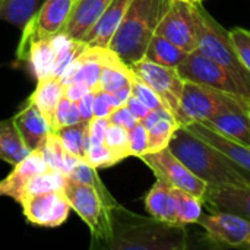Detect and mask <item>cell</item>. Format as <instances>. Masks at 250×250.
Returning <instances> with one entry per match:
<instances>
[{
  "mask_svg": "<svg viewBox=\"0 0 250 250\" xmlns=\"http://www.w3.org/2000/svg\"><path fill=\"white\" fill-rule=\"evenodd\" d=\"M188 231L185 224L166 223L142 217L117 204L111 209V250H185Z\"/></svg>",
  "mask_w": 250,
  "mask_h": 250,
  "instance_id": "6da1fadb",
  "label": "cell"
},
{
  "mask_svg": "<svg viewBox=\"0 0 250 250\" xmlns=\"http://www.w3.org/2000/svg\"><path fill=\"white\" fill-rule=\"evenodd\" d=\"M208 188L237 185L250 186V173L239 167L220 149L179 126L167 146Z\"/></svg>",
  "mask_w": 250,
  "mask_h": 250,
  "instance_id": "7a4b0ae2",
  "label": "cell"
},
{
  "mask_svg": "<svg viewBox=\"0 0 250 250\" xmlns=\"http://www.w3.org/2000/svg\"><path fill=\"white\" fill-rule=\"evenodd\" d=\"M171 0H132L108 48L127 66L145 57L148 44Z\"/></svg>",
  "mask_w": 250,
  "mask_h": 250,
  "instance_id": "3957f363",
  "label": "cell"
},
{
  "mask_svg": "<svg viewBox=\"0 0 250 250\" xmlns=\"http://www.w3.org/2000/svg\"><path fill=\"white\" fill-rule=\"evenodd\" d=\"M63 193L70 208L89 227L92 245L107 248L111 239V209L119 204L111 193H103L89 185L79 183L66 176Z\"/></svg>",
  "mask_w": 250,
  "mask_h": 250,
  "instance_id": "277c9868",
  "label": "cell"
},
{
  "mask_svg": "<svg viewBox=\"0 0 250 250\" xmlns=\"http://www.w3.org/2000/svg\"><path fill=\"white\" fill-rule=\"evenodd\" d=\"M195 15L198 32L196 50L227 67L250 94V72L240 62L229 31H226L221 23H218L209 12L201 6V3H195Z\"/></svg>",
  "mask_w": 250,
  "mask_h": 250,
  "instance_id": "5b68a950",
  "label": "cell"
},
{
  "mask_svg": "<svg viewBox=\"0 0 250 250\" xmlns=\"http://www.w3.org/2000/svg\"><path fill=\"white\" fill-rule=\"evenodd\" d=\"M224 110L250 111V100L242 95L229 94L212 86L185 81L177 122L188 126L196 122H207Z\"/></svg>",
  "mask_w": 250,
  "mask_h": 250,
  "instance_id": "8992f818",
  "label": "cell"
},
{
  "mask_svg": "<svg viewBox=\"0 0 250 250\" xmlns=\"http://www.w3.org/2000/svg\"><path fill=\"white\" fill-rule=\"evenodd\" d=\"M177 70L185 81L212 86L215 89L234 95H242L250 100L249 91L227 67L204 56L198 50L188 53L186 59L179 64Z\"/></svg>",
  "mask_w": 250,
  "mask_h": 250,
  "instance_id": "52a82bcc",
  "label": "cell"
},
{
  "mask_svg": "<svg viewBox=\"0 0 250 250\" xmlns=\"http://www.w3.org/2000/svg\"><path fill=\"white\" fill-rule=\"evenodd\" d=\"M135 76L149 85L164 103L166 108L177 120L180 111V101L185 88V79L179 73L177 67H168L158 64L146 57L130 64Z\"/></svg>",
  "mask_w": 250,
  "mask_h": 250,
  "instance_id": "ba28073f",
  "label": "cell"
},
{
  "mask_svg": "<svg viewBox=\"0 0 250 250\" xmlns=\"http://www.w3.org/2000/svg\"><path fill=\"white\" fill-rule=\"evenodd\" d=\"M141 160L152 170L157 179L204 199L208 185L195 176L168 148L157 152H146L141 157Z\"/></svg>",
  "mask_w": 250,
  "mask_h": 250,
  "instance_id": "9c48e42d",
  "label": "cell"
},
{
  "mask_svg": "<svg viewBox=\"0 0 250 250\" xmlns=\"http://www.w3.org/2000/svg\"><path fill=\"white\" fill-rule=\"evenodd\" d=\"M155 34L167 38L185 51L196 50V15L195 1L171 0L161 18Z\"/></svg>",
  "mask_w": 250,
  "mask_h": 250,
  "instance_id": "30bf717a",
  "label": "cell"
},
{
  "mask_svg": "<svg viewBox=\"0 0 250 250\" xmlns=\"http://www.w3.org/2000/svg\"><path fill=\"white\" fill-rule=\"evenodd\" d=\"M22 207L25 218L40 227H60L69 217L70 205L63 190L47 193L26 195L18 201Z\"/></svg>",
  "mask_w": 250,
  "mask_h": 250,
  "instance_id": "8fae6325",
  "label": "cell"
},
{
  "mask_svg": "<svg viewBox=\"0 0 250 250\" xmlns=\"http://www.w3.org/2000/svg\"><path fill=\"white\" fill-rule=\"evenodd\" d=\"M198 223L215 243L250 248V220L229 212H211V215H202Z\"/></svg>",
  "mask_w": 250,
  "mask_h": 250,
  "instance_id": "7c38bea8",
  "label": "cell"
},
{
  "mask_svg": "<svg viewBox=\"0 0 250 250\" xmlns=\"http://www.w3.org/2000/svg\"><path fill=\"white\" fill-rule=\"evenodd\" d=\"M202 202L211 212H229L250 220V186L208 188Z\"/></svg>",
  "mask_w": 250,
  "mask_h": 250,
  "instance_id": "4fadbf2b",
  "label": "cell"
},
{
  "mask_svg": "<svg viewBox=\"0 0 250 250\" xmlns=\"http://www.w3.org/2000/svg\"><path fill=\"white\" fill-rule=\"evenodd\" d=\"M111 0H75L63 31L73 40L82 41L104 13Z\"/></svg>",
  "mask_w": 250,
  "mask_h": 250,
  "instance_id": "5bb4252c",
  "label": "cell"
},
{
  "mask_svg": "<svg viewBox=\"0 0 250 250\" xmlns=\"http://www.w3.org/2000/svg\"><path fill=\"white\" fill-rule=\"evenodd\" d=\"M13 123L19 130L25 145L31 151L37 149L42 144V141L53 132L51 125L47 122L40 108L31 101H26L23 108L13 117Z\"/></svg>",
  "mask_w": 250,
  "mask_h": 250,
  "instance_id": "9a60e30c",
  "label": "cell"
},
{
  "mask_svg": "<svg viewBox=\"0 0 250 250\" xmlns=\"http://www.w3.org/2000/svg\"><path fill=\"white\" fill-rule=\"evenodd\" d=\"M192 133H195L196 136H199L201 139L207 141L208 144H211L212 146H215L217 149H220L223 154H226L231 161H234L239 167H242L243 170H246L250 173V146L236 142L233 139H229L226 136H223L221 133L215 132L214 129H211L209 126H207L205 123H190L186 126Z\"/></svg>",
  "mask_w": 250,
  "mask_h": 250,
  "instance_id": "2e32d148",
  "label": "cell"
},
{
  "mask_svg": "<svg viewBox=\"0 0 250 250\" xmlns=\"http://www.w3.org/2000/svg\"><path fill=\"white\" fill-rule=\"evenodd\" d=\"M130 1L132 0H111L110 4L105 7L104 13L101 15V18L85 35L82 42H85L86 45L107 47L111 37L114 35L119 25L122 23Z\"/></svg>",
  "mask_w": 250,
  "mask_h": 250,
  "instance_id": "e0dca14e",
  "label": "cell"
},
{
  "mask_svg": "<svg viewBox=\"0 0 250 250\" xmlns=\"http://www.w3.org/2000/svg\"><path fill=\"white\" fill-rule=\"evenodd\" d=\"M75 0H45L34 13L32 22L41 38H48L63 31Z\"/></svg>",
  "mask_w": 250,
  "mask_h": 250,
  "instance_id": "ac0fdd59",
  "label": "cell"
},
{
  "mask_svg": "<svg viewBox=\"0 0 250 250\" xmlns=\"http://www.w3.org/2000/svg\"><path fill=\"white\" fill-rule=\"evenodd\" d=\"M199 123H205L223 136L250 146V111L224 110L209 120Z\"/></svg>",
  "mask_w": 250,
  "mask_h": 250,
  "instance_id": "d6986e66",
  "label": "cell"
},
{
  "mask_svg": "<svg viewBox=\"0 0 250 250\" xmlns=\"http://www.w3.org/2000/svg\"><path fill=\"white\" fill-rule=\"evenodd\" d=\"M50 170L47 163L44 161L41 152L38 149L31 151L22 161H19L16 166H13L12 173L1 180L3 182V189H4V195L3 196H10L15 201L18 199L21 189L23 188V185L35 174L44 173Z\"/></svg>",
  "mask_w": 250,
  "mask_h": 250,
  "instance_id": "ffe728a7",
  "label": "cell"
},
{
  "mask_svg": "<svg viewBox=\"0 0 250 250\" xmlns=\"http://www.w3.org/2000/svg\"><path fill=\"white\" fill-rule=\"evenodd\" d=\"M145 208L151 217L160 221L177 223L176 188L161 179H157L155 185L145 196Z\"/></svg>",
  "mask_w": 250,
  "mask_h": 250,
  "instance_id": "44dd1931",
  "label": "cell"
},
{
  "mask_svg": "<svg viewBox=\"0 0 250 250\" xmlns=\"http://www.w3.org/2000/svg\"><path fill=\"white\" fill-rule=\"evenodd\" d=\"M63 88L64 85L62 83L60 78L48 76L45 79L38 81L35 91L28 98V101L34 103L40 108V111L44 114V117L50 125L53 123L56 108L60 100L63 98Z\"/></svg>",
  "mask_w": 250,
  "mask_h": 250,
  "instance_id": "7402d4cb",
  "label": "cell"
},
{
  "mask_svg": "<svg viewBox=\"0 0 250 250\" xmlns=\"http://www.w3.org/2000/svg\"><path fill=\"white\" fill-rule=\"evenodd\" d=\"M37 149L41 152V155L50 170L63 173L64 176H67L70 173V170L81 160V158L75 157L73 154H70L63 146V144L60 142V139L57 138V135L54 132H51Z\"/></svg>",
  "mask_w": 250,
  "mask_h": 250,
  "instance_id": "603a6c76",
  "label": "cell"
},
{
  "mask_svg": "<svg viewBox=\"0 0 250 250\" xmlns=\"http://www.w3.org/2000/svg\"><path fill=\"white\" fill-rule=\"evenodd\" d=\"M31 149L25 145L19 130L16 129L13 119L0 122V160L10 166H16L22 161Z\"/></svg>",
  "mask_w": 250,
  "mask_h": 250,
  "instance_id": "cb8c5ba5",
  "label": "cell"
},
{
  "mask_svg": "<svg viewBox=\"0 0 250 250\" xmlns=\"http://www.w3.org/2000/svg\"><path fill=\"white\" fill-rule=\"evenodd\" d=\"M186 56L188 51L158 34L151 38L145 53L146 59L168 67H179V64L186 59Z\"/></svg>",
  "mask_w": 250,
  "mask_h": 250,
  "instance_id": "d4e9b609",
  "label": "cell"
},
{
  "mask_svg": "<svg viewBox=\"0 0 250 250\" xmlns=\"http://www.w3.org/2000/svg\"><path fill=\"white\" fill-rule=\"evenodd\" d=\"M63 146L73 154L75 157L83 160L86 149L89 146V138H88V122H81L72 126L60 127L54 132Z\"/></svg>",
  "mask_w": 250,
  "mask_h": 250,
  "instance_id": "484cf974",
  "label": "cell"
},
{
  "mask_svg": "<svg viewBox=\"0 0 250 250\" xmlns=\"http://www.w3.org/2000/svg\"><path fill=\"white\" fill-rule=\"evenodd\" d=\"M40 0H3L0 4V19L22 29L37 12Z\"/></svg>",
  "mask_w": 250,
  "mask_h": 250,
  "instance_id": "4316f807",
  "label": "cell"
},
{
  "mask_svg": "<svg viewBox=\"0 0 250 250\" xmlns=\"http://www.w3.org/2000/svg\"><path fill=\"white\" fill-rule=\"evenodd\" d=\"M64 180H66V176L63 173H59V171H54V170H47L44 173L35 174L23 185L16 202L22 196H26V195H37V193L63 190Z\"/></svg>",
  "mask_w": 250,
  "mask_h": 250,
  "instance_id": "83f0119b",
  "label": "cell"
},
{
  "mask_svg": "<svg viewBox=\"0 0 250 250\" xmlns=\"http://www.w3.org/2000/svg\"><path fill=\"white\" fill-rule=\"evenodd\" d=\"M204 202L201 198L185 192L182 189H176V214L177 223L180 224H195L202 217Z\"/></svg>",
  "mask_w": 250,
  "mask_h": 250,
  "instance_id": "f1b7e54d",
  "label": "cell"
},
{
  "mask_svg": "<svg viewBox=\"0 0 250 250\" xmlns=\"http://www.w3.org/2000/svg\"><path fill=\"white\" fill-rule=\"evenodd\" d=\"M180 123L171 116L164 117L148 129V152H157L168 146Z\"/></svg>",
  "mask_w": 250,
  "mask_h": 250,
  "instance_id": "f546056e",
  "label": "cell"
},
{
  "mask_svg": "<svg viewBox=\"0 0 250 250\" xmlns=\"http://www.w3.org/2000/svg\"><path fill=\"white\" fill-rule=\"evenodd\" d=\"M104 144L110 149V152H111L113 158L116 160V163L130 157V151H129V132L123 126L110 123V126L107 129V133H105Z\"/></svg>",
  "mask_w": 250,
  "mask_h": 250,
  "instance_id": "4dcf8cb0",
  "label": "cell"
},
{
  "mask_svg": "<svg viewBox=\"0 0 250 250\" xmlns=\"http://www.w3.org/2000/svg\"><path fill=\"white\" fill-rule=\"evenodd\" d=\"M81 122H82V119H81V113L78 108V103L70 101V100L63 97L60 100L57 108H56L53 123H51V130L56 132L60 127L72 126V125L81 123Z\"/></svg>",
  "mask_w": 250,
  "mask_h": 250,
  "instance_id": "1f68e13d",
  "label": "cell"
},
{
  "mask_svg": "<svg viewBox=\"0 0 250 250\" xmlns=\"http://www.w3.org/2000/svg\"><path fill=\"white\" fill-rule=\"evenodd\" d=\"M69 179L76 180L79 183H85L92 186L94 189H97L98 192L103 193H108V189L105 188V185L101 182V179L97 174V168L91 167L88 163H85L83 160H79L78 164L70 170V173L67 174Z\"/></svg>",
  "mask_w": 250,
  "mask_h": 250,
  "instance_id": "d6a6232c",
  "label": "cell"
},
{
  "mask_svg": "<svg viewBox=\"0 0 250 250\" xmlns=\"http://www.w3.org/2000/svg\"><path fill=\"white\" fill-rule=\"evenodd\" d=\"M132 95L136 97L138 100H141L149 110H158V108H166L164 103L161 101V98L157 95V92L149 86L146 85L144 81H141L138 76L133 75V79H132Z\"/></svg>",
  "mask_w": 250,
  "mask_h": 250,
  "instance_id": "836d02e7",
  "label": "cell"
},
{
  "mask_svg": "<svg viewBox=\"0 0 250 250\" xmlns=\"http://www.w3.org/2000/svg\"><path fill=\"white\" fill-rule=\"evenodd\" d=\"M83 161L94 168H107L117 164L105 144H89Z\"/></svg>",
  "mask_w": 250,
  "mask_h": 250,
  "instance_id": "e575fe53",
  "label": "cell"
},
{
  "mask_svg": "<svg viewBox=\"0 0 250 250\" xmlns=\"http://www.w3.org/2000/svg\"><path fill=\"white\" fill-rule=\"evenodd\" d=\"M229 34L240 62L250 72V31L245 28H234L229 31Z\"/></svg>",
  "mask_w": 250,
  "mask_h": 250,
  "instance_id": "d590c367",
  "label": "cell"
},
{
  "mask_svg": "<svg viewBox=\"0 0 250 250\" xmlns=\"http://www.w3.org/2000/svg\"><path fill=\"white\" fill-rule=\"evenodd\" d=\"M129 132V151L130 157L141 158L144 154L148 152V130L146 127L138 122Z\"/></svg>",
  "mask_w": 250,
  "mask_h": 250,
  "instance_id": "8d00e7d4",
  "label": "cell"
},
{
  "mask_svg": "<svg viewBox=\"0 0 250 250\" xmlns=\"http://www.w3.org/2000/svg\"><path fill=\"white\" fill-rule=\"evenodd\" d=\"M110 122L107 117H92L88 122V138L89 144H104Z\"/></svg>",
  "mask_w": 250,
  "mask_h": 250,
  "instance_id": "74e56055",
  "label": "cell"
},
{
  "mask_svg": "<svg viewBox=\"0 0 250 250\" xmlns=\"http://www.w3.org/2000/svg\"><path fill=\"white\" fill-rule=\"evenodd\" d=\"M108 122L113 123V125H119V126H123L125 129H132L139 120L130 113V110L126 107V104L114 108L110 114H108Z\"/></svg>",
  "mask_w": 250,
  "mask_h": 250,
  "instance_id": "f35d334b",
  "label": "cell"
},
{
  "mask_svg": "<svg viewBox=\"0 0 250 250\" xmlns=\"http://www.w3.org/2000/svg\"><path fill=\"white\" fill-rule=\"evenodd\" d=\"M91 91L92 89L88 85H85L83 82H72V83L64 85V88H63V97L67 98V100H70V101L78 103L81 98H83Z\"/></svg>",
  "mask_w": 250,
  "mask_h": 250,
  "instance_id": "ab89813d",
  "label": "cell"
},
{
  "mask_svg": "<svg viewBox=\"0 0 250 250\" xmlns=\"http://www.w3.org/2000/svg\"><path fill=\"white\" fill-rule=\"evenodd\" d=\"M94 97H95V91H91L78 101V108L82 122H89L94 117Z\"/></svg>",
  "mask_w": 250,
  "mask_h": 250,
  "instance_id": "60d3db41",
  "label": "cell"
},
{
  "mask_svg": "<svg viewBox=\"0 0 250 250\" xmlns=\"http://www.w3.org/2000/svg\"><path fill=\"white\" fill-rule=\"evenodd\" d=\"M126 107L130 110V113L141 122L142 119H145V116L151 111L141 100H138L136 97H133V95H130L129 97V100L126 101Z\"/></svg>",
  "mask_w": 250,
  "mask_h": 250,
  "instance_id": "b9f144b4",
  "label": "cell"
},
{
  "mask_svg": "<svg viewBox=\"0 0 250 250\" xmlns=\"http://www.w3.org/2000/svg\"><path fill=\"white\" fill-rule=\"evenodd\" d=\"M113 95H114V98L117 100V103H119L120 105H123V104H126V101H127L129 97L132 95V86H130V85H126V86L117 89L116 92H113Z\"/></svg>",
  "mask_w": 250,
  "mask_h": 250,
  "instance_id": "7bdbcfd3",
  "label": "cell"
},
{
  "mask_svg": "<svg viewBox=\"0 0 250 250\" xmlns=\"http://www.w3.org/2000/svg\"><path fill=\"white\" fill-rule=\"evenodd\" d=\"M4 195V189H3V182H0V196Z\"/></svg>",
  "mask_w": 250,
  "mask_h": 250,
  "instance_id": "ee69618b",
  "label": "cell"
},
{
  "mask_svg": "<svg viewBox=\"0 0 250 250\" xmlns=\"http://www.w3.org/2000/svg\"><path fill=\"white\" fill-rule=\"evenodd\" d=\"M190 1H195V3H201L202 0H190Z\"/></svg>",
  "mask_w": 250,
  "mask_h": 250,
  "instance_id": "f6af8a7d",
  "label": "cell"
},
{
  "mask_svg": "<svg viewBox=\"0 0 250 250\" xmlns=\"http://www.w3.org/2000/svg\"><path fill=\"white\" fill-rule=\"evenodd\" d=\"M1 3H3V0H0V4H1Z\"/></svg>",
  "mask_w": 250,
  "mask_h": 250,
  "instance_id": "bcb514c9",
  "label": "cell"
},
{
  "mask_svg": "<svg viewBox=\"0 0 250 250\" xmlns=\"http://www.w3.org/2000/svg\"><path fill=\"white\" fill-rule=\"evenodd\" d=\"M186 1H190V0H186Z\"/></svg>",
  "mask_w": 250,
  "mask_h": 250,
  "instance_id": "7dc6e473",
  "label": "cell"
}]
</instances>
